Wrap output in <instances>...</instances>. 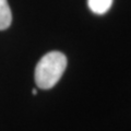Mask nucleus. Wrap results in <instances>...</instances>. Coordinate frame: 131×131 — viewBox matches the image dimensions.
<instances>
[{"label":"nucleus","instance_id":"nucleus-4","mask_svg":"<svg viewBox=\"0 0 131 131\" xmlns=\"http://www.w3.org/2000/svg\"><path fill=\"white\" fill-rule=\"evenodd\" d=\"M32 93H33V95H36V93H37V91H36V89H34L32 91Z\"/></svg>","mask_w":131,"mask_h":131},{"label":"nucleus","instance_id":"nucleus-1","mask_svg":"<svg viewBox=\"0 0 131 131\" xmlns=\"http://www.w3.org/2000/svg\"><path fill=\"white\" fill-rule=\"evenodd\" d=\"M67 68V57L60 51H50L42 57L35 68V83L49 90L58 83Z\"/></svg>","mask_w":131,"mask_h":131},{"label":"nucleus","instance_id":"nucleus-2","mask_svg":"<svg viewBox=\"0 0 131 131\" xmlns=\"http://www.w3.org/2000/svg\"><path fill=\"white\" fill-rule=\"evenodd\" d=\"M12 13L7 0H0V31L7 30L11 25Z\"/></svg>","mask_w":131,"mask_h":131},{"label":"nucleus","instance_id":"nucleus-3","mask_svg":"<svg viewBox=\"0 0 131 131\" xmlns=\"http://www.w3.org/2000/svg\"><path fill=\"white\" fill-rule=\"evenodd\" d=\"M113 5V0H88L90 10L95 14L106 13Z\"/></svg>","mask_w":131,"mask_h":131}]
</instances>
